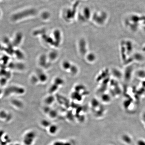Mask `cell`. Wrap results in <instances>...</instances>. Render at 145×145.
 Instances as JSON below:
<instances>
[{"instance_id": "6da1fadb", "label": "cell", "mask_w": 145, "mask_h": 145, "mask_svg": "<svg viewBox=\"0 0 145 145\" xmlns=\"http://www.w3.org/2000/svg\"><path fill=\"white\" fill-rule=\"evenodd\" d=\"M36 137V134L34 131H30L27 132L23 138L24 144L25 145H32Z\"/></svg>"}, {"instance_id": "7a4b0ae2", "label": "cell", "mask_w": 145, "mask_h": 145, "mask_svg": "<svg viewBox=\"0 0 145 145\" xmlns=\"http://www.w3.org/2000/svg\"><path fill=\"white\" fill-rule=\"evenodd\" d=\"M58 130V127L57 126L54 125H50L49 127V132L50 134H54L57 132Z\"/></svg>"}, {"instance_id": "3957f363", "label": "cell", "mask_w": 145, "mask_h": 145, "mask_svg": "<svg viewBox=\"0 0 145 145\" xmlns=\"http://www.w3.org/2000/svg\"><path fill=\"white\" fill-rule=\"evenodd\" d=\"M123 140L127 144H130L131 143L132 140L130 137L127 135H123L122 137Z\"/></svg>"}, {"instance_id": "277c9868", "label": "cell", "mask_w": 145, "mask_h": 145, "mask_svg": "<svg viewBox=\"0 0 145 145\" xmlns=\"http://www.w3.org/2000/svg\"><path fill=\"white\" fill-rule=\"evenodd\" d=\"M41 124L44 127H48L50 126V123L46 120H43L41 122Z\"/></svg>"}, {"instance_id": "5b68a950", "label": "cell", "mask_w": 145, "mask_h": 145, "mask_svg": "<svg viewBox=\"0 0 145 145\" xmlns=\"http://www.w3.org/2000/svg\"><path fill=\"white\" fill-rule=\"evenodd\" d=\"M137 145H145V141L144 140L140 139L137 143Z\"/></svg>"}, {"instance_id": "8992f818", "label": "cell", "mask_w": 145, "mask_h": 145, "mask_svg": "<svg viewBox=\"0 0 145 145\" xmlns=\"http://www.w3.org/2000/svg\"><path fill=\"white\" fill-rule=\"evenodd\" d=\"M64 142L60 141H57L54 142L53 145H63Z\"/></svg>"}, {"instance_id": "52a82bcc", "label": "cell", "mask_w": 145, "mask_h": 145, "mask_svg": "<svg viewBox=\"0 0 145 145\" xmlns=\"http://www.w3.org/2000/svg\"><path fill=\"white\" fill-rule=\"evenodd\" d=\"M63 145H72L71 144V143H70V142H64L63 143Z\"/></svg>"}, {"instance_id": "ba28073f", "label": "cell", "mask_w": 145, "mask_h": 145, "mask_svg": "<svg viewBox=\"0 0 145 145\" xmlns=\"http://www.w3.org/2000/svg\"><path fill=\"white\" fill-rule=\"evenodd\" d=\"M1 13L0 10V16L1 15Z\"/></svg>"}, {"instance_id": "9c48e42d", "label": "cell", "mask_w": 145, "mask_h": 145, "mask_svg": "<svg viewBox=\"0 0 145 145\" xmlns=\"http://www.w3.org/2000/svg\"></svg>"}]
</instances>
